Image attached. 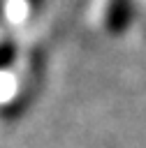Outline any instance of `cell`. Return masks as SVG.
<instances>
[{
  "instance_id": "1",
  "label": "cell",
  "mask_w": 146,
  "mask_h": 148,
  "mask_svg": "<svg viewBox=\"0 0 146 148\" xmlns=\"http://www.w3.org/2000/svg\"><path fill=\"white\" fill-rule=\"evenodd\" d=\"M132 14H134V7H132V0H109V7H107V30L111 35H121L127 30L130 21H132Z\"/></svg>"
},
{
  "instance_id": "3",
  "label": "cell",
  "mask_w": 146,
  "mask_h": 148,
  "mask_svg": "<svg viewBox=\"0 0 146 148\" xmlns=\"http://www.w3.org/2000/svg\"><path fill=\"white\" fill-rule=\"evenodd\" d=\"M2 16H5V0H0V21H2Z\"/></svg>"
},
{
  "instance_id": "2",
  "label": "cell",
  "mask_w": 146,
  "mask_h": 148,
  "mask_svg": "<svg viewBox=\"0 0 146 148\" xmlns=\"http://www.w3.org/2000/svg\"><path fill=\"white\" fill-rule=\"evenodd\" d=\"M19 58V44L14 37H2L0 39V72L9 69Z\"/></svg>"
}]
</instances>
